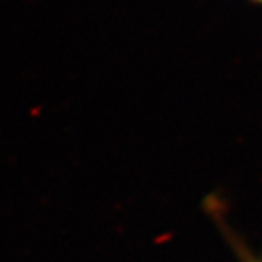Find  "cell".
I'll return each instance as SVG.
<instances>
[{
	"label": "cell",
	"mask_w": 262,
	"mask_h": 262,
	"mask_svg": "<svg viewBox=\"0 0 262 262\" xmlns=\"http://www.w3.org/2000/svg\"><path fill=\"white\" fill-rule=\"evenodd\" d=\"M259 2H262V0H259Z\"/></svg>",
	"instance_id": "cell-2"
},
{
	"label": "cell",
	"mask_w": 262,
	"mask_h": 262,
	"mask_svg": "<svg viewBox=\"0 0 262 262\" xmlns=\"http://www.w3.org/2000/svg\"><path fill=\"white\" fill-rule=\"evenodd\" d=\"M245 262H262L259 259H255L252 256H245Z\"/></svg>",
	"instance_id": "cell-1"
}]
</instances>
